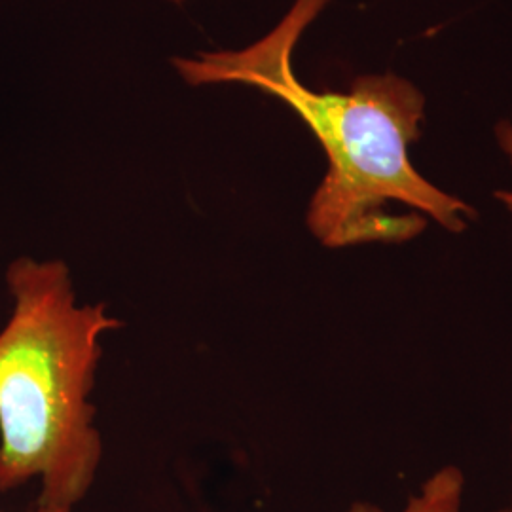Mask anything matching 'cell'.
<instances>
[{"instance_id": "obj_1", "label": "cell", "mask_w": 512, "mask_h": 512, "mask_svg": "<svg viewBox=\"0 0 512 512\" xmlns=\"http://www.w3.org/2000/svg\"><path fill=\"white\" fill-rule=\"evenodd\" d=\"M329 0H296L279 25L238 50L175 57L190 86L243 84L274 95L310 128L327 156L306 224L330 249L406 243L435 220L461 234L476 211L429 183L410 160L421 137L425 95L393 73L357 76L346 92L313 90L293 69L296 42Z\"/></svg>"}, {"instance_id": "obj_2", "label": "cell", "mask_w": 512, "mask_h": 512, "mask_svg": "<svg viewBox=\"0 0 512 512\" xmlns=\"http://www.w3.org/2000/svg\"><path fill=\"white\" fill-rule=\"evenodd\" d=\"M12 313L0 330V494L40 480L37 511L71 512L90 494L103 439L90 403L105 304H78L63 260L19 256L6 270Z\"/></svg>"}, {"instance_id": "obj_3", "label": "cell", "mask_w": 512, "mask_h": 512, "mask_svg": "<svg viewBox=\"0 0 512 512\" xmlns=\"http://www.w3.org/2000/svg\"><path fill=\"white\" fill-rule=\"evenodd\" d=\"M465 476L458 467L448 465L429 476L420 492L412 495L401 512H463ZM349 512H385L372 503H353ZM499 512H512L511 509Z\"/></svg>"}, {"instance_id": "obj_4", "label": "cell", "mask_w": 512, "mask_h": 512, "mask_svg": "<svg viewBox=\"0 0 512 512\" xmlns=\"http://www.w3.org/2000/svg\"><path fill=\"white\" fill-rule=\"evenodd\" d=\"M495 139L497 145L503 150V154L509 158L512 164V122L511 120H501L495 126ZM495 198L505 205V209L511 213L512 217V190H497Z\"/></svg>"}, {"instance_id": "obj_5", "label": "cell", "mask_w": 512, "mask_h": 512, "mask_svg": "<svg viewBox=\"0 0 512 512\" xmlns=\"http://www.w3.org/2000/svg\"><path fill=\"white\" fill-rule=\"evenodd\" d=\"M169 2H177V4H181V2H183V0H169Z\"/></svg>"}, {"instance_id": "obj_6", "label": "cell", "mask_w": 512, "mask_h": 512, "mask_svg": "<svg viewBox=\"0 0 512 512\" xmlns=\"http://www.w3.org/2000/svg\"><path fill=\"white\" fill-rule=\"evenodd\" d=\"M35 512H44V511H35Z\"/></svg>"}]
</instances>
